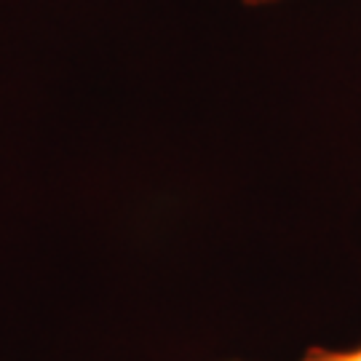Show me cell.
I'll list each match as a JSON object with an SVG mask.
<instances>
[{
	"mask_svg": "<svg viewBox=\"0 0 361 361\" xmlns=\"http://www.w3.org/2000/svg\"><path fill=\"white\" fill-rule=\"evenodd\" d=\"M300 361H361V345L345 350H308Z\"/></svg>",
	"mask_w": 361,
	"mask_h": 361,
	"instance_id": "obj_1",
	"label": "cell"
},
{
	"mask_svg": "<svg viewBox=\"0 0 361 361\" xmlns=\"http://www.w3.org/2000/svg\"><path fill=\"white\" fill-rule=\"evenodd\" d=\"M246 6H271V3H279V0H244Z\"/></svg>",
	"mask_w": 361,
	"mask_h": 361,
	"instance_id": "obj_2",
	"label": "cell"
}]
</instances>
